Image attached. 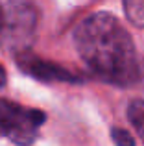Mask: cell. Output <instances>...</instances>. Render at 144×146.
<instances>
[{
  "instance_id": "1",
  "label": "cell",
  "mask_w": 144,
  "mask_h": 146,
  "mask_svg": "<svg viewBox=\"0 0 144 146\" xmlns=\"http://www.w3.org/2000/svg\"><path fill=\"white\" fill-rule=\"evenodd\" d=\"M83 63L104 82L127 87L139 78L137 48L129 32L109 11L89 15L74 32Z\"/></svg>"
},
{
  "instance_id": "2",
  "label": "cell",
  "mask_w": 144,
  "mask_h": 146,
  "mask_svg": "<svg viewBox=\"0 0 144 146\" xmlns=\"http://www.w3.org/2000/svg\"><path fill=\"white\" fill-rule=\"evenodd\" d=\"M44 120L46 115L43 111L0 98V137L13 144L32 146L39 137V128Z\"/></svg>"
},
{
  "instance_id": "3",
  "label": "cell",
  "mask_w": 144,
  "mask_h": 146,
  "mask_svg": "<svg viewBox=\"0 0 144 146\" xmlns=\"http://www.w3.org/2000/svg\"><path fill=\"white\" fill-rule=\"evenodd\" d=\"M0 39L7 48L20 52L37 26V11L28 0H7L4 7Z\"/></svg>"
},
{
  "instance_id": "4",
  "label": "cell",
  "mask_w": 144,
  "mask_h": 146,
  "mask_svg": "<svg viewBox=\"0 0 144 146\" xmlns=\"http://www.w3.org/2000/svg\"><path fill=\"white\" fill-rule=\"evenodd\" d=\"M18 67L30 74L32 78L39 80V82H79L78 76L70 74L67 68L59 67V65L52 63V61H44V59H39V57L32 56V54H26V52H20L18 54Z\"/></svg>"
},
{
  "instance_id": "5",
  "label": "cell",
  "mask_w": 144,
  "mask_h": 146,
  "mask_svg": "<svg viewBox=\"0 0 144 146\" xmlns=\"http://www.w3.org/2000/svg\"><path fill=\"white\" fill-rule=\"evenodd\" d=\"M127 118L144 143V100H133L127 106Z\"/></svg>"
},
{
  "instance_id": "6",
  "label": "cell",
  "mask_w": 144,
  "mask_h": 146,
  "mask_svg": "<svg viewBox=\"0 0 144 146\" xmlns=\"http://www.w3.org/2000/svg\"><path fill=\"white\" fill-rule=\"evenodd\" d=\"M122 2L129 22H133L139 28H144V0H122Z\"/></svg>"
},
{
  "instance_id": "7",
  "label": "cell",
  "mask_w": 144,
  "mask_h": 146,
  "mask_svg": "<svg viewBox=\"0 0 144 146\" xmlns=\"http://www.w3.org/2000/svg\"><path fill=\"white\" fill-rule=\"evenodd\" d=\"M111 139L115 143V146H135L133 135L124 128H113L111 129Z\"/></svg>"
},
{
  "instance_id": "8",
  "label": "cell",
  "mask_w": 144,
  "mask_h": 146,
  "mask_svg": "<svg viewBox=\"0 0 144 146\" xmlns=\"http://www.w3.org/2000/svg\"><path fill=\"white\" fill-rule=\"evenodd\" d=\"M6 82H7V74H6V70H4L2 63H0V87L6 85Z\"/></svg>"
},
{
  "instance_id": "9",
  "label": "cell",
  "mask_w": 144,
  "mask_h": 146,
  "mask_svg": "<svg viewBox=\"0 0 144 146\" xmlns=\"http://www.w3.org/2000/svg\"><path fill=\"white\" fill-rule=\"evenodd\" d=\"M2 17H4V11H2V7H0V28H2Z\"/></svg>"
}]
</instances>
